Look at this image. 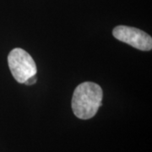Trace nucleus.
Returning <instances> with one entry per match:
<instances>
[{"label": "nucleus", "mask_w": 152, "mask_h": 152, "mask_svg": "<svg viewBox=\"0 0 152 152\" xmlns=\"http://www.w3.org/2000/svg\"><path fill=\"white\" fill-rule=\"evenodd\" d=\"M102 90L93 82H84L76 87L72 98L73 113L83 120L93 118L102 106Z\"/></svg>", "instance_id": "obj_1"}, {"label": "nucleus", "mask_w": 152, "mask_h": 152, "mask_svg": "<svg viewBox=\"0 0 152 152\" xmlns=\"http://www.w3.org/2000/svg\"><path fill=\"white\" fill-rule=\"evenodd\" d=\"M8 64L13 77L20 84L37 75V65L32 57L21 48L11 51L8 56Z\"/></svg>", "instance_id": "obj_2"}, {"label": "nucleus", "mask_w": 152, "mask_h": 152, "mask_svg": "<svg viewBox=\"0 0 152 152\" xmlns=\"http://www.w3.org/2000/svg\"><path fill=\"white\" fill-rule=\"evenodd\" d=\"M116 39L129 44L141 51H150L152 48V38L140 29L126 26H118L113 31Z\"/></svg>", "instance_id": "obj_3"}, {"label": "nucleus", "mask_w": 152, "mask_h": 152, "mask_svg": "<svg viewBox=\"0 0 152 152\" xmlns=\"http://www.w3.org/2000/svg\"><path fill=\"white\" fill-rule=\"evenodd\" d=\"M37 76L34 75L32 76V77H31L30 79H28L25 82L24 84H25V85H26V86H31V85H34V84L37 82Z\"/></svg>", "instance_id": "obj_4"}]
</instances>
